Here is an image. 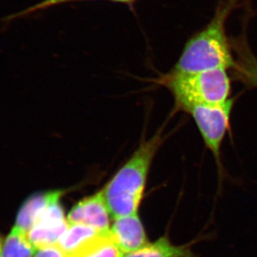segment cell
<instances>
[{
    "label": "cell",
    "instance_id": "obj_1",
    "mask_svg": "<svg viewBox=\"0 0 257 257\" xmlns=\"http://www.w3.org/2000/svg\"><path fill=\"white\" fill-rule=\"evenodd\" d=\"M237 3L238 0L219 2L210 22L187 40L171 72L191 74L213 69H234L235 59L231 42L225 32V23Z\"/></svg>",
    "mask_w": 257,
    "mask_h": 257
},
{
    "label": "cell",
    "instance_id": "obj_2",
    "mask_svg": "<svg viewBox=\"0 0 257 257\" xmlns=\"http://www.w3.org/2000/svg\"><path fill=\"white\" fill-rule=\"evenodd\" d=\"M163 141V136L160 132L142 141L128 161L102 188L114 219L138 213L151 165Z\"/></svg>",
    "mask_w": 257,
    "mask_h": 257
},
{
    "label": "cell",
    "instance_id": "obj_3",
    "mask_svg": "<svg viewBox=\"0 0 257 257\" xmlns=\"http://www.w3.org/2000/svg\"><path fill=\"white\" fill-rule=\"evenodd\" d=\"M159 83L170 90L176 108L183 111L189 107L221 104L230 99V79L226 69L191 74L170 71L161 77Z\"/></svg>",
    "mask_w": 257,
    "mask_h": 257
},
{
    "label": "cell",
    "instance_id": "obj_4",
    "mask_svg": "<svg viewBox=\"0 0 257 257\" xmlns=\"http://www.w3.org/2000/svg\"><path fill=\"white\" fill-rule=\"evenodd\" d=\"M233 104L234 99H230L221 104L195 105L184 110L191 115L205 146L212 153L218 166L220 165L222 142L230 130Z\"/></svg>",
    "mask_w": 257,
    "mask_h": 257
},
{
    "label": "cell",
    "instance_id": "obj_5",
    "mask_svg": "<svg viewBox=\"0 0 257 257\" xmlns=\"http://www.w3.org/2000/svg\"><path fill=\"white\" fill-rule=\"evenodd\" d=\"M64 194V191H58L55 197L28 232L29 240L36 249L57 245L66 230L69 221L64 214L61 202Z\"/></svg>",
    "mask_w": 257,
    "mask_h": 257
},
{
    "label": "cell",
    "instance_id": "obj_6",
    "mask_svg": "<svg viewBox=\"0 0 257 257\" xmlns=\"http://www.w3.org/2000/svg\"><path fill=\"white\" fill-rule=\"evenodd\" d=\"M110 216L101 189L78 201L71 208L67 219L69 223L88 225L99 232H109L111 226Z\"/></svg>",
    "mask_w": 257,
    "mask_h": 257
},
{
    "label": "cell",
    "instance_id": "obj_7",
    "mask_svg": "<svg viewBox=\"0 0 257 257\" xmlns=\"http://www.w3.org/2000/svg\"><path fill=\"white\" fill-rule=\"evenodd\" d=\"M109 235L122 253L136 251L149 243L138 213L114 219Z\"/></svg>",
    "mask_w": 257,
    "mask_h": 257
},
{
    "label": "cell",
    "instance_id": "obj_8",
    "mask_svg": "<svg viewBox=\"0 0 257 257\" xmlns=\"http://www.w3.org/2000/svg\"><path fill=\"white\" fill-rule=\"evenodd\" d=\"M58 191H42L29 196L20 206L13 227L27 235Z\"/></svg>",
    "mask_w": 257,
    "mask_h": 257
},
{
    "label": "cell",
    "instance_id": "obj_9",
    "mask_svg": "<svg viewBox=\"0 0 257 257\" xmlns=\"http://www.w3.org/2000/svg\"><path fill=\"white\" fill-rule=\"evenodd\" d=\"M233 52L237 55L233 69L235 77L250 88L257 87V59L249 48L245 35L231 41Z\"/></svg>",
    "mask_w": 257,
    "mask_h": 257
},
{
    "label": "cell",
    "instance_id": "obj_10",
    "mask_svg": "<svg viewBox=\"0 0 257 257\" xmlns=\"http://www.w3.org/2000/svg\"><path fill=\"white\" fill-rule=\"evenodd\" d=\"M99 233L104 232H99L88 225L69 223L58 245L67 255H73Z\"/></svg>",
    "mask_w": 257,
    "mask_h": 257
},
{
    "label": "cell",
    "instance_id": "obj_11",
    "mask_svg": "<svg viewBox=\"0 0 257 257\" xmlns=\"http://www.w3.org/2000/svg\"><path fill=\"white\" fill-rule=\"evenodd\" d=\"M121 257H194V255L188 248L173 245L168 238L161 237L155 242H149L136 251L122 253Z\"/></svg>",
    "mask_w": 257,
    "mask_h": 257
},
{
    "label": "cell",
    "instance_id": "obj_12",
    "mask_svg": "<svg viewBox=\"0 0 257 257\" xmlns=\"http://www.w3.org/2000/svg\"><path fill=\"white\" fill-rule=\"evenodd\" d=\"M122 252L113 241L109 232L99 235L83 245L73 255L74 257H121Z\"/></svg>",
    "mask_w": 257,
    "mask_h": 257
},
{
    "label": "cell",
    "instance_id": "obj_13",
    "mask_svg": "<svg viewBox=\"0 0 257 257\" xmlns=\"http://www.w3.org/2000/svg\"><path fill=\"white\" fill-rule=\"evenodd\" d=\"M36 250L25 233L13 227L3 240L1 257H34Z\"/></svg>",
    "mask_w": 257,
    "mask_h": 257
},
{
    "label": "cell",
    "instance_id": "obj_14",
    "mask_svg": "<svg viewBox=\"0 0 257 257\" xmlns=\"http://www.w3.org/2000/svg\"><path fill=\"white\" fill-rule=\"evenodd\" d=\"M77 1H88V0H43L41 2L35 4V5L25 9V10H21L20 12L8 16L5 20L11 21V20L19 19V18L25 17V16L33 15L35 13L44 11V10H48V9H51V8L55 7V6L64 5V4H68V3L77 2ZM89 1H91V0H89Z\"/></svg>",
    "mask_w": 257,
    "mask_h": 257
},
{
    "label": "cell",
    "instance_id": "obj_15",
    "mask_svg": "<svg viewBox=\"0 0 257 257\" xmlns=\"http://www.w3.org/2000/svg\"><path fill=\"white\" fill-rule=\"evenodd\" d=\"M34 257H67V255L57 244L38 248Z\"/></svg>",
    "mask_w": 257,
    "mask_h": 257
},
{
    "label": "cell",
    "instance_id": "obj_16",
    "mask_svg": "<svg viewBox=\"0 0 257 257\" xmlns=\"http://www.w3.org/2000/svg\"><path fill=\"white\" fill-rule=\"evenodd\" d=\"M110 2L119 3V4H124L128 6H132L137 0H109Z\"/></svg>",
    "mask_w": 257,
    "mask_h": 257
},
{
    "label": "cell",
    "instance_id": "obj_17",
    "mask_svg": "<svg viewBox=\"0 0 257 257\" xmlns=\"http://www.w3.org/2000/svg\"><path fill=\"white\" fill-rule=\"evenodd\" d=\"M3 239L1 236H0V257H1V250H2V245H3Z\"/></svg>",
    "mask_w": 257,
    "mask_h": 257
},
{
    "label": "cell",
    "instance_id": "obj_18",
    "mask_svg": "<svg viewBox=\"0 0 257 257\" xmlns=\"http://www.w3.org/2000/svg\"><path fill=\"white\" fill-rule=\"evenodd\" d=\"M67 257H74V256H67Z\"/></svg>",
    "mask_w": 257,
    "mask_h": 257
}]
</instances>
